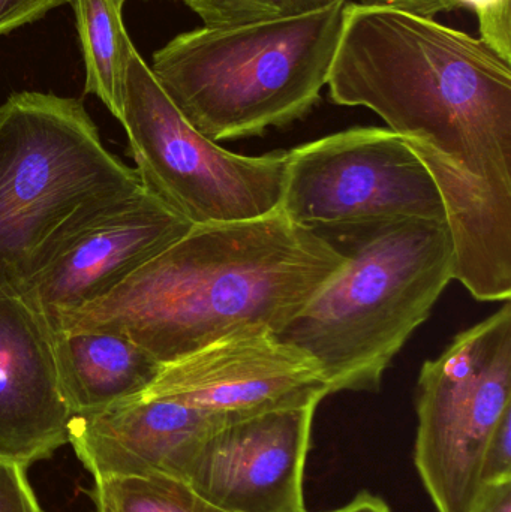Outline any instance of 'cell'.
I'll return each instance as SVG.
<instances>
[{
	"mask_svg": "<svg viewBox=\"0 0 511 512\" xmlns=\"http://www.w3.org/2000/svg\"><path fill=\"white\" fill-rule=\"evenodd\" d=\"M335 104L374 111L437 183L455 279L511 273V60L482 38L381 3H348L330 69Z\"/></svg>",
	"mask_w": 511,
	"mask_h": 512,
	"instance_id": "obj_1",
	"label": "cell"
},
{
	"mask_svg": "<svg viewBox=\"0 0 511 512\" xmlns=\"http://www.w3.org/2000/svg\"><path fill=\"white\" fill-rule=\"evenodd\" d=\"M345 262L324 234L281 209L194 225L110 294L60 316L53 331L117 334L165 366L231 337L278 333Z\"/></svg>",
	"mask_w": 511,
	"mask_h": 512,
	"instance_id": "obj_2",
	"label": "cell"
},
{
	"mask_svg": "<svg viewBox=\"0 0 511 512\" xmlns=\"http://www.w3.org/2000/svg\"><path fill=\"white\" fill-rule=\"evenodd\" d=\"M330 230L344 268L273 336L314 358L330 393L377 391L453 280L452 233L423 219Z\"/></svg>",
	"mask_w": 511,
	"mask_h": 512,
	"instance_id": "obj_3",
	"label": "cell"
},
{
	"mask_svg": "<svg viewBox=\"0 0 511 512\" xmlns=\"http://www.w3.org/2000/svg\"><path fill=\"white\" fill-rule=\"evenodd\" d=\"M347 0L302 14L180 33L153 53V77L186 122L218 141L305 117L327 87Z\"/></svg>",
	"mask_w": 511,
	"mask_h": 512,
	"instance_id": "obj_4",
	"label": "cell"
},
{
	"mask_svg": "<svg viewBox=\"0 0 511 512\" xmlns=\"http://www.w3.org/2000/svg\"><path fill=\"white\" fill-rule=\"evenodd\" d=\"M141 188L83 102L18 92L0 107V294L18 295L68 231Z\"/></svg>",
	"mask_w": 511,
	"mask_h": 512,
	"instance_id": "obj_5",
	"label": "cell"
},
{
	"mask_svg": "<svg viewBox=\"0 0 511 512\" xmlns=\"http://www.w3.org/2000/svg\"><path fill=\"white\" fill-rule=\"evenodd\" d=\"M122 126L141 188L192 225L248 221L281 207L288 152H228L192 128L132 50Z\"/></svg>",
	"mask_w": 511,
	"mask_h": 512,
	"instance_id": "obj_6",
	"label": "cell"
},
{
	"mask_svg": "<svg viewBox=\"0 0 511 512\" xmlns=\"http://www.w3.org/2000/svg\"><path fill=\"white\" fill-rule=\"evenodd\" d=\"M511 411V304L462 331L420 370L414 462L438 512H474L486 450Z\"/></svg>",
	"mask_w": 511,
	"mask_h": 512,
	"instance_id": "obj_7",
	"label": "cell"
},
{
	"mask_svg": "<svg viewBox=\"0 0 511 512\" xmlns=\"http://www.w3.org/2000/svg\"><path fill=\"white\" fill-rule=\"evenodd\" d=\"M312 230L375 222H447L437 183L404 138L353 128L288 152L281 207Z\"/></svg>",
	"mask_w": 511,
	"mask_h": 512,
	"instance_id": "obj_8",
	"label": "cell"
},
{
	"mask_svg": "<svg viewBox=\"0 0 511 512\" xmlns=\"http://www.w3.org/2000/svg\"><path fill=\"white\" fill-rule=\"evenodd\" d=\"M192 227L140 188L75 224L17 297L41 313L53 330L60 316L110 294Z\"/></svg>",
	"mask_w": 511,
	"mask_h": 512,
	"instance_id": "obj_9",
	"label": "cell"
},
{
	"mask_svg": "<svg viewBox=\"0 0 511 512\" xmlns=\"http://www.w3.org/2000/svg\"><path fill=\"white\" fill-rule=\"evenodd\" d=\"M330 387L314 358L260 333L231 337L165 364L143 399H165L225 423L318 406Z\"/></svg>",
	"mask_w": 511,
	"mask_h": 512,
	"instance_id": "obj_10",
	"label": "cell"
},
{
	"mask_svg": "<svg viewBox=\"0 0 511 512\" xmlns=\"http://www.w3.org/2000/svg\"><path fill=\"white\" fill-rule=\"evenodd\" d=\"M315 409H279L221 424L198 448L185 483L227 512H308L303 472Z\"/></svg>",
	"mask_w": 511,
	"mask_h": 512,
	"instance_id": "obj_11",
	"label": "cell"
},
{
	"mask_svg": "<svg viewBox=\"0 0 511 512\" xmlns=\"http://www.w3.org/2000/svg\"><path fill=\"white\" fill-rule=\"evenodd\" d=\"M53 330L17 295L0 294V460L29 468L68 444Z\"/></svg>",
	"mask_w": 511,
	"mask_h": 512,
	"instance_id": "obj_12",
	"label": "cell"
},
{
	"mask_svg": "<svg viewBox=\"0 0 511 512\" xmlns=\"http://www.w3.org/2000/svg\"><path fill=\"white\" fill-rule=\"evenodd\" d=\"M221 424V418L173 400L137 397L72 415L68 444L95 480L165 475L185 481L198 448Z\"/></svg>",
	"mask_w": 511,
	"mask_h": 512,
	"instance_id": "obj_13",
	"label": "cell"
},
{
	"mask_svg": "<svg viewBox=\"0 0 511 512\" xmlns=\"http://www.w3.org/2000/svg\"><path fill=\"white\" fill-rule=\"evenodd\" d=\"M60 391L72 415L137 399L164 364L131 340L104 331H53Z\"/></svg>",
	"mask_w": 511,
	"mask_h": 512,
	"instance_id": "obj_14",
	"label": "cell"
},
{
	"mask_svg": "<svg viewBox=\"0 0 511 512\" xmlns=\"http://www.w3.org/2000/svg\"><path fill=\"white\" fill-rule=\"evenodd\" d=\"M74 8L83 54L84 93L98 96L122 122L125 107L126 69L134 50L123 24L126 0H69Z\"/></svg>",
	"mask_w": 511,
	"mask_h": 512,
	"instance_id": "obj_15",
	"label": "cell"
},
{
	"mask_svg": "<svg viewBox=\"0 0 511 512\" xmlns=\"http://www.w3.org/2000/svg\"><path fill=\"white\" fill-rule=\"evenodd\" d=\"M87 495L95 512H227L165 475L99 478Z\"/></svg>",
	"mask_w": 511,
	"mask_h": 512,
	"instance_id": "obj_16",
	"label": "cell"
},
{
	"mask_svg": "<svg viewBox=\"0 0 511 512\" xmlns=\"http://www.w3.org/2000/svg\"><path fill=\"white\" fill-rule=\"evenodd\" d=\"M204 26L246 23L302 14L335 0H183Z\"/></svg>",
	"mask_w": 511,
	"mask_h": 512,
	"instance_id": "obj_17",
	"label": "cell"
},
{
	"mask_svg": "<svg viewBox=\"0 0 511 512\" xmlns=\"http://www.w3.org/2000/svg\"><path fill=\"white\" fill-rule=\"evenodd\" d=\"M455 8L467 6L479 20V38L511 60V0H452Z\"/></svg>",
	"mask_w": 511,
	"mask_h": 512,
	"instance_id": "obj_18",
	"label": "cell"
},
{
	"mask_svg": "<svg viewBox=\"0 0 511 512\" xmlns=\"http://www.w3.org/2000/svg\"><path fill=\"white\" fill-rule=\"evenodd\" d=\"M26 471L17 463L0 460V512H44Z\"/></svg>",
	"mask_w": 511,
	"mask_h": 512,
	"instance_id": "obj_19",
	"label": "cell"
},
{
	"mask_svg": "<svg viewBox=\"0 0 511 512\" xmlns=\"http://www.w3.org/2000/svg\"><path fill=\"white\" fill-rule=\"evenodd\" d=\"M482 481L485 490L511 481V411L504 415L489 441Z\"/></svg>",
	"mask_w": 511,
	"mask_h": 512,
	"instance_id": "obj_20",
	"label": "cell"
},
{
	"mask_svg": "<svg viewBox=\"0 0 511 512\" xmlns=\"http://www.w3.org/2000/svg\"><path fill=\"white\" fill-rule=\"evenodd\" d=\"M69 0H0V36L41 20Z\"/></svg>",
	"mask_w": 511,
	"mask_h": 512,
	"instance_id": "obj_21",
	"label": "cell"
},
{
	"mask_svg": "<svg viewBox=\"0 0 511 512\" xmlns=\"http://www.w3.org/2000/svg\"><path fill=\"white\" fill-rule=\"evenodd\" d=\"M348 2V0H347ZM362 3H381V5L395 6L405 11L416 12L435 18L443 12L455 11L452 0H360Z\"/></svg>",
	"mask_w": 511,
	"mask_h": 512,
	"instance_id": "obj_22",
	"label": "cell"
},
{
	"mask_svg": "<svg viewBox=\"0 0 511 512\" xmlns=\"http://www.w3.org/2000/svg\"><path fill=\"white\" fill-rule=\"evenodd\" d=\"M474 512H511V481L489 487Z\"/></svg>",
	"mask_w": 511,
	"mask_h": 512,
	"instance_id": "obj_23",
	"label": "cell"
},
{
	"mask_svg": "<svg viewBox=\"0 0 511 512\" xmlns=\"http://www.w3.org/2000/svg\"><path fill=\"white\" fill-rule=\"evenodd\" d=\"M326 512H392V510H390L389 505L383 499L371 495V493L362 492L350 504Z\"/></svg>",
	"mask_w": 511,
	"mask_h": 512,
	"instance_id": "obj_24",
	"label": "cell"
}]
</instances>
